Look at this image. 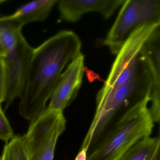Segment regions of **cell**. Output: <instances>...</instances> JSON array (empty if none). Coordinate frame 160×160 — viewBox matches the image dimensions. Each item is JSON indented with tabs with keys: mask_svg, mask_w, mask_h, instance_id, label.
<instances>
[{
	"mask_svg": "<svg viewBox=\"0 0 160 160\" xmlns=\"http://www.w3.org/2000/svg\"><path fill=\"white\" fill-rule=\"evenodd\" d=\"M80 38L73 32L63 30L34 48L19 112L32 121L46 109L62 71L81 54Z\"/></svg>",
	"mask_w": 160,
	"mask_h": 160,
	"instance_id": "1",
	"label": "cell"
},
{
	"mask_svg": "<svg viewBox=\"0 0 160 160\" xmlns=\"http://www.w3.org/2000/svg\"><path fill=\"white\" fill-rule=\"evenodd\" d=\"M152 87L149 69L140 56L138 72L132 80L118 88L98 92L96 111L81 148H91L124 113L150 100Z\"/></svg>",
	"mask_w": 160,
	"mask_h": 160,
	"instance_id": "2",
	"label": "cell"
},
{
	"mask_svg": "<svg viewBox=\"0 0 160 160\" xmlns=\"http://www.w3.org/2000/svg\"><path fill=\"white\" fill-rule=\"evenodd\" d=\"M150 100L136 106L122 116L91 148L87 160H122L138 140L151 135L154 122L148 106Z\"/></svg>",
	"mask_w": 160,
	"mask_h": 160,
	"instance_id": "3",
	"label": "cell"
},
{
	"mask_svg": "<svg viewBox=\"0 0 160 160\" xmlns=\"http://www.w3.org/2000/svg\"><path fill=\"white\" fill-rule=\"evenodd\" d=\"M103 41L113 55H117L131 33L140 25L160 22V0H125Z\"/></svg>",
	"mask_w": 160,
	"mask_h": 160,
	"instance_id": "4",
	"label": "cell"
},
{
	"mask_svg": "<svg viewBox=\"0 0 160 160\" xmlns=\"http://www.w3.org/2000/svg\"><path fill=\"white\" fill-rule=\"evenodd\" d=\"M65 127L63 112L46 108L31 121L28 132L23 136L29 160H53L57 141Z\"/></svg>",
	"mask_w": 160,
	"mask_h": 160,
	"instance_id": "5",
	"label": "cell"
},
{
	"mask_svg": "<svg viewBox=\"0 0 160 160\" xmlns=\"http://www.w3.org/2000/svg\"><path fill=\"white\" fill-rule=\"evenodd\" d=\"M160 22H149L138 26L128 37L117 54L102 91L118 88L132 80L138 72L142 46Z\"/></svg>",
	"mask_w": 160,
	"mask_h": 160,
	"instance_id": "6",
	"label": "cell"
},
{
	"mask_svg": "<svg viewBox=\"0 0 160 160\" xmlns=\"http://www.w3.org/2000/svg\"><path fill=\"white\" fill-rule=\"evenodd\" d=\"M34 49L23 36L14 48L6 53L4 58L7 74L6 108L23 92Z\"/></svg>",
	"mask_w": 160,
	"mask_h": 160,
	"instance_id": "7",
	"label": "cell"
},
{
	"mask_svg": "<svg viewBox=\"0 0 160 160\" xmlns=\"http://www.w3.org/2000/svg\"><path fill=\"white\" fill-rule=\"evenodd\" d=\"M84 55L81 53L74 59L61 75L50 97L48 108L59 112L69 106L76 98L81 88L84 72Z\"/></svg>",
	"mask_w": 160,
	"mask_h": 160,
	"instance_id": "8",
	"label": "cell"
},
{
	"mask_svg": "<svg viewBox=\"0 0 160 160\" xmlns=\"http://www.w3.org/2000/svg\"><path fill=\"white\" fill-rule=\"evenodd\" d=\"M125 0H62L58 9L62 19L71 22L78 21L84 14L96 12L108 19Z\"/></svg>",
	"mask_w": 160,
	"mask_h": 160,
	"instance_id": "9",
	"label": "cell"
},
{
	"mask_svg": "<svg viewBox=\"0 0 160 160\" xmlns=\"http://www.w3.org/2000/svg\"><path fill=\"white\" fill-rule=\"evenodd\" d=\"M156 29L144 43L140 51L152 78L150 111L153 116L160 114V29Z\"/></svg>",
	"mask_w": 160,
	"mask_h": 160,
	"instance_id": "10",
	"label": "cell"
},
{
	"mask_svg": "<svg viewBox=\"0 0 160 160\" xmlns=\"http://www.w3.org/2000/svg\"><path fill=\"white\" fill-rule=\"evenodd\" d=\"M58 1L57 0L33 1L22 5L13 14L9 16L23 26L32 22L42 21L48 17L53 7Z\"/></svg>",
	"mask_w": 160,
	"mask_h": 160,
	"instance_id": "11",
	"label": "cell"
},
{
	"mask_svg": "<svg viewBox=\"0 0 160 160\" xmlns=\"http://www.w3.org/2000/svg\"><path fill=\"white\" fill-rule=\"evenodd\" d=\"M159 137H146L135 143L122 160H157L160 158Z\"/></svg>",
	"mask_w": 160,
	"mask_h": 160,
	"instance_id": "12",
	"label": "cell"
},
{
	"mask_svg": "<svg viewBox=\"0 0 160 160\" xmlns=\"http://www.w3.org/2000/svg\"><path fill=\"white\" fill-rule=\"evenodd\" d=\"M23 26L9 15L0 16V43L6 53L14 48L23 37Z\"/></svg>",
	"mask_w": 160,
	"mask_h": 160,
	"instance_id": "13",
	"label": "cell"
},
{
	"mask_svg": "<svg viewBox=\"0 0 160 160\" xmlns=\"http://www.w3.org/2000/svg\"><path fill=\"white\" fill-rule=\"evenodd\" d=\"M0 160H29L22 136H14L6 143Z\"/></svg>",
	"mask_w": 160,
	"mask_h": 160,
	"instance_id": "14",
	"label": "cell"
},
{
	"mask_svg": "<svg viewBox=\"0 0 160 160\" xmlns=\"http://www.w3.org/2000/svg\"><path fill=\"white\" fill-rule=\"evenodd\" d=\"M0 102V139L8 142L14 137L13 131L5 116Z\"/></svg>",
	"mask_w": 160,
	"mask_h": 160,
	"instance_id": "15",
	"label": "cell"
},
{
	"mask_svg": "<svg viewBox=\"0 0 160 160\" xmlns=\"http://www.w3.org/2000/svg\"><path fill=\"white\" fill-rule=\"evenodd\" d=\"M7 91V74L4 58H0V102H5Z\"/></svg>",
	"mask_w": 160,
	"mask_h": 160,
	"instance_id": "16",
	"label": "cell"
},
{
	"mask_svg": "<svg viewBox=\"0 0 160 160\" xmlns=\"http://www.w3.org/2000/svg\"><path fill=\"white\" fill-rule=\"evenodd\" d=\"M88 150V147L81 148L75 160H87Z\"/></svg>",
	"mask_w": 160,
	"mask_h": 160,
	"instance_id": "17",
	"label": "cell"
},
{
	"mask_svg": "<svg viewBox=\"0 0 160 160\" xmlns=\"http://www.w3.org/2000/svg\"><path fill=\"white\" fill-rule=\"evenodd\" d=\"M5 55H6V52L2 45L0 43V58H5Z\"/></svg>",
	"mask_w": 160,
	"mask_h": 160,
	"instance_id": "18",
	"label": "cell"
},
{
	"mask_svg": "<svg viewBox=\"0 0 160 160\" xmlns=\"http://www.w3.org/2000/svg\"><path fill=\"white\" fill-rule=\"evenodd\" d=\"M157 160H160V158H158V159H157Z\"/></svg>",
	"mask_w": 160,
	"mask_h": 160,
	"instance_id": "19",
	"label": "cell"
}]
</instances>
